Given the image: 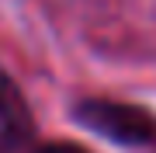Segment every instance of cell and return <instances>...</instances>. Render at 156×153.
I'll use <instances>...</instances> for the list:
<instances>
[{
  "instance_id": "6da1fadb",
  "label": "cell",
  "mask_w": 156,
  "mask_h": 153,
  "mask_svg": "<svg viewBox=\"0 0 156 153\" xmlns=\"http://www.w3.org/2000/svg\"><path fill=\"white\" fill-rule=\"evenodd\" d=\"M76 118L97 136H108L122 146H156V118L135 104L94 97L76 108Z\"/></svg>"
},
{
  "instance_id": "7a4b0ae2",
  "label": "cell",
  "mask_w": 156,
  "mask_h": 153,
  "mask_svg": "<svg viewBox=\"0 0 156 153\" xmlns=\"http://www.w3.org/2000/svg\"><path fill=\"white\" fill-rule=\"evenodd\" d=\"M0 129L11 139L24 136L28 132V108H24V97L17 94V87L11 84V77L0 70Z\"/></svg>"
},
{
  "instance_id": "3957f363",
  "label": "cell",
  "mask_w": 156,
  "mask_h": 153,
  "mask_svg": "<svg viewBox=\"0 0 156 153\" xmlns=\"http://www.w3.org/2000/svg\"><path fill=\"white\" fill-rule=\"evenodd\" d=\"M35 153H87V150L76 146V143H49V146L35 150Z\"/></svg>"
}]
</instances>
